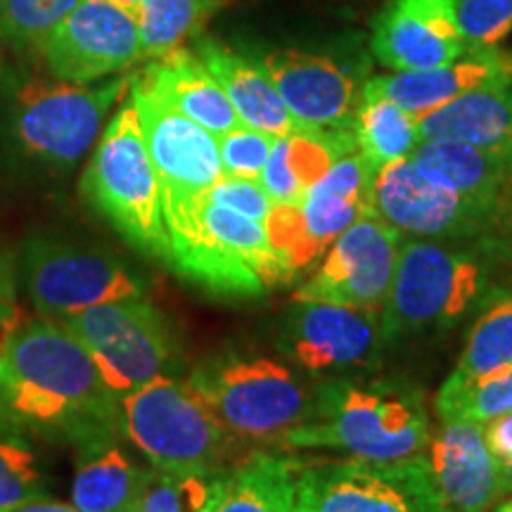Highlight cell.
Here are the masks:
<instances>
[{
    "label": "cell",
    "instance_id": "obj_1",
    "mask_svg": "<svg viewBox=\"0 0 512 512\" xmlns=\"http://www.w3.org/2000/svg\"><path fill=\"white\" fill-rule=\"evenodd\" d=\"M0 394L15 418L69 434L83 448L102 444L119 422L117 392L74 332L48 318L5 328Z\"/></svg>",
    "mask_w": 512,
    "mask_h": 512
},
{
    "label": "cell",
    "instance_id": "obj_2",
    "mask_svg": "<svg viewBox=\"0 0 512 512\" xmlns=\"http://www.w3.org/2000/svg\"><path fill=\"white\" fill-rule=\"evenodd\" d=\"M418 389L399 382H328L313 396L311 418L287 434V448H335L351 458L396 463L430 446Z\"/></svg>",
    "mask_w": 512,
    "mask_h": 512
},
{
    "label": "cell",
    "instance_id": "obj_3",
    "mask_svg": "<svg viewBox=\"0 0 512 512\" xmlns=\"http://www.w3.org/2000/svg\"><path fill=\"white\" fill-rule=\"evenodd\" d=\"M188 387L235 441L285 446L311 418L313 396L283 363L264 356H221L192 370Z\"/></svg>",
    "mask_w": 512,
    "mask_h": 512
},
{
    "label": "cell",
    "instance_id": "obj_4",
    "mask_svg": "<svg viewBox=\"0 0 512 512\" xmlns=\"http://www.w3.org/2000/svg\"><path fill=\"white\" fill-rule=\"evenodd\" d=\"M83 195L124 238L169 261L162 185L133 100L107 121L81 181Z\"/></svg>",
    "mask_w": 512,
    "mask_h": 512
},
{
    "label": "cell",
    "instance_id": "obj_5",
    "mask_svg": "<svg viewBox=\"0 0 512 512\" xmlns=\"http://www.w3.org/2000/svg\"><path fill=\"white\" fill-rule=\"evenodd\" d=\"M456 242L403 238L382 306L384 344L456 323L486 287V268Z\"/></svg>",
    "mask_w": 512,
    "mask_h": 512
},
{
    "label": "cell",
    "instance_id": "obj_6",
    "mask_svg": "<svg viewBox=\"0 0 512 512\" xmlns=\"http://www.w3.org/2000/svg\"><path fill=\"white\" fill-rule=\"evenodd\" d=\"M121 415L150 465L178 479L216 477L235 441L188 384L166 375L126 394Z\"/></svg>",
    "mask_w": 512,
    "mask_h": 512
},
{
    "label": "cell",
    "instance_id": "obj_7",
    "mask_svg": "<svg viewBox=\"0 0 512 512\" xmlns=\"http://www.w3.org/2000/svg\"><path fill=\"white\" fill-rule=\"evenodd\" d=\"M131 100L162 185L164 223L171 245L195 233L200 223L197 209L211 185L223 178L219 140L133 81Z\"/></svg>",
    "mask_w": 512,
    "mask_h": 512
},
{
    "label": "cell",
    "instance_id": "obj_8",
    "mask_svg": "<svg viewBox=\"0 0 512 512\" xmlns=\"http://www.w3.org/2000/svg\"><path fill=\"white\" fill-rule=\"evenodd\" d=\"M294 512H444L425 456L304 463Z\"/></svg>",
    "mask_w": 512,
    "mask_h": 512
},
{
    "label": "cell",
    "instance_id": "obj_9",
    "mask_svg": "<svg viewBox=\"0 0 512 512\" xmlns=\"http://www.w3.org/2000/svg\"><path fill=\"white\" fill-rule=\"evenodd\" d=\"M131 88V79L98 86L69 81H31L17 93L15 138L29 157L72 166L91 150L107 112Z\"/></svg>",
    "mask_w": 512,
    "mask_h": 512
},
{
    "label": "cell",
    "instance_id": "obj_10",
    "mask_svg": "<svg viewBox=\"0 0 512 512\" xmlns=\"http://www.w3.org/2000/svg\"><path fill=\"white\" fill-rule=\"evenodd\" d=\"M91 351L102 377L117 394H131L174 361L169 323L145 297L121 299L60 318Z\"/></svg>",
    "mask_w": 512,
    "mask_h": 512
},
{
    "label": "cell",
    "instance_id": "obj_11",
    "mask_svg": "<svg viewBox=\"0 0 512 512\" xmlns=\"http://www.w3.org/2000/svg\"><path fill=\"white\" fill-rule=\"evenodd\" d=\"M24 280L38 316L60 320L93 306L143 297V285L112 254L57 240H31Z\"/></svg>",
    "mask_w": 512,
    "mask_h": 512
},
{
    "label": "cell",
    "instance_id": "obj_12",
    "mask_svg": "<svg viewBox=\"0 0 512 512\" xmlns=\"http://www.w3.org/2000/svg\"><path fill=\"white\" fill-rule=\"evenodd\" d=\"M373 211L399 233L441 242L475 240L496 216L434 181L411 157L375 171Z\"/></svg>",
    "mask_w": 512,
    "mask_h": 512
},
{
    "label": "cell",
    "instance_id": "obj_13",
    "mask_svg": "<svg viewBox=\"0 0 512 512\" xmlns=\"http://www.w3.org/2000/svg\"><path fill=\"white\" fill-rule=\"evenodd\" d=\"M403 233L377 214L361 216L325 249L294 302H335L377 311L392 285Z\"/></svg>",
    "mask_w": 512,
    "mask_h": 512
},
{
    "label": "cell",
    "instance_id": "obj_14",
    "mask_svg": "<svg viewBox=\"0 0 512 512\" xmlns=\"http://www.w3.org/2000/svg\"><path fill=\"white\" fill-rule=\"evenodd\" d=\"M38 50L50 74L69 83L100 81L143 57L136 12L114 0H83Z\"/></svg>",
    "mask_w": 512,
    "mask_h": 512
},
{
    "label": "cell",
    "instance_id": "obj_15",
    "mask_svg": "<svg viewBox=\"0 0 512 512\" xmlns=\"http://www.w3.org/2000/svg\"><path fill=\"white\" fill-rule=\"evenodd\" d=\"M377 311L335 302H294L285 320V349L313 373L366 366L380 351Z\"/></svg>",
    "mask_w": 512,
    "mask_h": 512
},
{
    "label": "cell",
    "instance_id": "obj_16",
    "mask_svg": "<svg viewBox=\"0 0 512 512\" xmlns=\"http://www.w3.org/2000/svg\"><path fill=\"white\" fill-rule=\"evenodd\" d=\"M373 53L394 72H418L470 53L453 0H392L375 19Z\"/></svg>",
    "mask_w": 512,
    "mask_h": 512
},
{
    "label": "cell",
    "instance_id": "obj_17",
    "mask_svg": "<svg viewBox=\"0 0 512 512\" xmlns=\"http://www.w3.org/2000/svg\"><path fill=\"white\" fill-rule=\"evenodd\" d=\"M280 98L304 128H351L361 102L354 76L342 64L304 50H273L261 57Z\"/></svg>",
    "mask_w": 512,
    "mask_h": 512
},
{
    "label": "cell",
    "instance_id": "obj_18",
    "mask_svg": "<svg viewBox=\"0 0 512 512\" xmlns=\"http://www.w3.org/2000/svg\"><path fill=\"white\" fill-rule=\"evenodd\" d=\"M425 453L444 512H489L501 496L482 422L441 420Z\"/></svg>",
    "mask_w": 512,
    "mask_h": 512
},
{
    "label": "cell",
    "instance_id": "obj_19",
    "mask_svg": "<svg viewBox=\"0 0 512 512\" xmlns=\"http://www.w3.org/2000/svg\"><path fill=\"white\" fill-rule=\"evenodd\" d=\"M508 74H512L510 57L498 55L494 50H470L467 55L441 67L375 76L363 86L361 93L389 98L413 119H420L427 112L446 105L448 100Z\"/></svg>",
    "mask_w": 512,
    "mask_h": 512
},
{
    "label": "cell",
    "instance_id": "obj_20",
    "mask_svg": "<svg viewBox=\"0 0 512 512\" xmlns=\"http://www.w3.org/2000/svg\"><path fill=\"white\" fill-rule=\"evenodd\" d=\"M133 83L157 95L214 136H223L242 124L221 83L192 50L178 48L159 60H150L145 72Z\"/></svg>",
    "mask_w": 512,
    "mask_h": 512
},
{
    "label": "cell",
    "instance_id": "obj_21",
    "mask_svg": "<svg viewBox=\"0 0 512 512\" xmlns=\"http://www.w3.org/2000/svg\"><path fill=\"white\" fill-rule=\"evenodd\" d=\"M415 121L420 140H458L508 155L512 143V74L472 88Z\"/></svg>",
    "mask_w": 512,
    "mask_h": 512
},
{
    "label": "cell",
    "instance_id": "obj_22",
    "mask_svg": "<svg viewBox=\"0 0 512 512\" xmlns=\"http://www.w3.org/2000/svg\"><path fill=\"white\" fill-rule=\"evenodd\" d=\"M302 460L256 451L238 467L209 479L197 512H294Z\"/></svg>",
    "mask_w": 512,
    "mask_h": 512
},
{
    "label": "cell",
    "instance_id": "obj_23",
    "mask_svg": "<svg viewBox=\"0 0 512 512\" xmlns=\"http://www.w3.org/2000/svg\"><path fill=\"white\" fill-rule=\"evenodd\" d=\"M354 150L358 147L351 128H299L275 138L259 183L273 204H297L339 157Z\"/></svg>",
    "mask_w": 512,
    "mask_h": 512
},
{
    "label": "cell",
    "instance_id": "obj_24",
    "mask_svg": "<svg viewBox=\"0 0 512 512\" xmlns=\"http://www.w3.org/2000/svg\"><path fill=\"white\" fill-rule=\"evenodd\" d=\"M195 53L200 55V60L207 64L214 79L223 86L242 124L252 126L256 131L271 133L275 138L290 136V133L304 128L287 110L278 88L266 74V69L261 67V62L247 60V57L233 53L221 43L211 41V38H200Z\"/></svg>",
    "mask_w": 512,
    "mask_h": 512
},
{
    "label": "cell",
    "instance_id": "obj_25",
    "mask_svg": "<svg viewBox=\"0 0 512 512\" xmlns=\"http://www.w3.org/2000/svg\"><path fill=\"white\" fill-rule=\"evenodd\" d=\"M411 159L434 181L456 190L491 214L501 207V197L512 181L505 152L458 143V140H420Z\"/></svg>",
    "mask_w": 512,
    "mask_h": 512
},
{
    "label": "cell",
    "instance_id": "obj_26",
    "mask_svg": "<svg viewBox=\"0 0 512 512\" xmlns=\"http://www.w3.org/2000/svg\"><path fill=\"white\" fill-rule=\"evenodd\" d=\"M155 467L133 463L119 446L93 444L83 448L72 498L79 512H138Z\"/></svg>",
    "mask_w": 512,
    "mask_h": 512
},
{
    "label": "cell",
    "instance_id": "obj_27",
    "mask_svg": "<svg viewBox=\"0 0 512 512\" xmlns=\"http://www.w3.org/2000/svg\"><path fill=\"white\" fill-rule=\"evenodd\" d=\"M351 133L361 155L375 169L411 157L420 143L418 121L382 95L361 93V102L351 121Z\"/></svg>",
    "mask_w": 512,
    "mask_h": 512
},
{
    "label": "cell",
    "instance_id": "obj_28",
    "mask_svg": "<svg viewBox=\"0 0 512 512\" xmlns=\"http://www.w3.org/2000/svg\"><path fill=\"white\" fill-rule=\"evenodd\" d=\"M221 3L223 0H140L133 10L140 31V55L145 60H159L183 48Z\"/></svg>",
    "mask_w": 512,
    "mask_h": 512
},
{
    "label": "cell",
    "instance_id": "obj_29",
    "mask_svg": "<svg viewBox=\"0 0 512 512\" xmlns=\"http://www.w3.org/2000/svg\"><path fill=\"white\" fill-rule=\"evenodd\" d=\"M512 363V290L496 297L479 313L475 328L467 335L458 366L441 387H463L465 382L494 373Z\"/></svg>",
    "mask_w": 512,
    "mask_h": 512
},
{
    "label": "cell",
    "instance_id": "obj_30",
    "mask_svg": "<svg viewBox=\"0 0 512 512\" xmlns=\"http://www.w3.org/2000/svg\"><path fill=\"white\" fill-rule=\"evenodd\" d=\"M512 411V363L486 373L463 387H441L437 394V413L441 420L489 422Z\"/></svg>",
    "mask_w": 512,
    "mask_h": 512
},
{
    "label": "cell",
    "instance_id": "obj_31",
    "mask_svg": "<svg viewBox=\"0 0 512 512\" xmlns=\"http://www.w3.org/2000/svg\"><path fill=\"white\" fill-rule=\"evenodd\" d=\"M83 0H0V36L22 48H41Z\"/></svg>",
    "mask_w": 512,
    "mask_h": 512
},
{
    "label": "cell",
    "instance_id": "obj_32",
    "mask_svg": "<svg viewBox=\"0 0 512 512\" xmlns=\"http://www.w3.org/2000/svg\"><path fill=\"white\" fill-rule=\"evenodd\" d=\"M43 489L46 486L27 441L3 425L0 427V512H10L34 498H41Z\"/></svg>",
    "mask_w": 512,
    "mask_h": 512
},
{
    "label": "cell",
    "instance_id": "obj_33",
    "mask_svg": "<svg viewBox=\"0 0 512 512\" xmlns=\"http://www.w3.org/2000/svg\"><path fill=\"white\" fill-rule=\"evenodd\" d=\"M453 10L470 50H494L512 34V0H453Z\"/></svg>",
    "mask_w": 512,
    "mask_h": 512
},
{
    "label": "cell",
    "instance_id": "obj_34",
    "mask_svg": "<svg viewBox=\"0 0 512 512\" xmlns=\"http://www.w3.org/2000/svg\"><path fill=\"white\" fill-rule=\"evenodd\" d=\"M216 140H219L223 176L259 181L261 171H264L268 157H271L275 136L240 124L233 131L216 136Z\"/></svg>",
    "mask_w": 512,
    "mask_h": 512
},
{
    "label": "cell",
    "instance_id": "obj_35",
    "mask_svg": "<svg viewBox=\"0 0 512 512\" xmlns=\"http://www.w3.org/2000/svg\"><path fill=\"white\" fill-rule=\"evenodd\" d=\"M207 484L209 479H178L155 470L138 512H190L185 510V503L192 510H200Z\"/></svg>",
    "mask_w": 512,
    "mask_h": 512
},
{
    "label": "cell",
    "instance_id": "obj_36",
    "mask_svg": "<svg viewBox=\"0 0 512 512\" xmlns=\"http://www.w3.org/2000/svg\"><path fill=\"white\" fill-rule=\"evenodd\" d=\"M207 200L221 207L238 211L242 216L264 223L273 209V200L268 197L264 185L245 178H226L216 181L207 192Z\"/></svg>",
    "mask_w": 512,
    "mask_h": 512
},
{
    "label": "cell",
    "instance_id": "obj_37",
    "mask_svg": "<svg viewBox=\"0 0 512 512\" xmlns=\"http://www.w3.org/2000/svg\"><path fill=\"white\" fill-rule=\"evenodd\" d=\"M484 439L489 446L496 467L512 458V411L498 415V418L484 422Z\"/></svg>",
    "mask_w": 512,
    "mask_h": 512
},
{
    "label": "cell",
    "instance_id": "obj_38",
    "mask_svg": "<svg viewBox=\"0 0 512 512\" xmlns=\"http://www.w3.org/2000/svg\"><path fill=\"white\" fill-rule=\"evenodd\" d=\"M15 320V273H12L8 256L0 252V328H8Z\"/></svg>",
    "mask_w": 512,
    "mask_h": 512
},
{
    "label": "cell",
    "instance_id": "obj_39",
    "mask_svg": "<svg viewBox=\"0 0 512 512\" xmlns=\"http://www.w3.org/2000/svg\"><path fill=\"white\" fill-rule=\"evenodd\" d=\"M10 512H79V510H76L74 505H67L60 501H48L46 496H41V498H34V501L19 505V508L10 510Z\"/></svg>",
    "mask_w": 512,
    "mask_h": 512
},
{
    "label": "cell",
    "instance_id": "obj_40",
    "mask_svg": "<svg viewBox=\"0 0 512 512\" xmlns=\"http://www.w3.org/2000/svg\"><path fill=\"white\" fill-rule=\"evenodd\" d=\"M498 486H501V496L512 494V458L498 465Z\"/></svg>",
    "mask_w": 512,
    "mask_h": 512
},
{
    "label": "cell",
    "instance_id": "obj_41",
    "mask_svg": "<svg viewBox=\"0 0 512 512\" xmlns=\"http://www.w3.org/2000/svg\"><path fill=\"white\" fill-rule=\"evenodd\" d=\"M10 408H8V403H5V399H3V394H0V427L3 425H8V420H10Z\"/></svg>",
    "mask_w": 512,
    "mask_h": 512
},
{
    "label": "cell",
    "instance_id": "obj_42",
    "mask_svg": "<svg viewBox=\"0 0 512 512\" xmlns=\"http://www.w3.org/2000/svg\"><path fill=\"white\" fill-rule=\"evenodd\" d=\"M114 3L124 5V8H128V10H136V5L140 3V0H114Z\"/></svg>",
    "mask_w": 512,
    "mask_h": 512
},
{
    "label": "cell",
    "instance_id": "obj_43",
    "mask_svg": "<svg viewBox=\"0 0 512 512\" xmlns=\"http://www.w3.org/2000/svg\"><path fill=\"white\" fill-rule=\"evenodd\" d=\"M496 512H512V498H510V501H505V503L498 505Z\"/></svg>",
    "mask_w": 512,
    "mask_h": 512
},
{
    "label": "cell",
    "instance_id": "obj_44",
    "mask_svg": "<svg viewBox=\"0 0 512 512\" xmlns=\"http://www.w3.org/2000/svg\"><path fill=\"white\" fill-rule=\"evenodd\" d=\"M508 162H510V169H512V143L508 147Z\"/></svg>",
    "mask_w": 512,
    "mask_h": 512
},
{
    "label": "cell",
    "instance_id": "obj_45",
    "mask_svg": "<svg viewBox=\"0 0 512 512\" xmlns=\"http://www.w3.org/2000/svg\"><path fill=\"white\" fill-rule=\"evenodd\" d=\"M195 512H197V510H195Z\"/></svg>",
    "mask_w": 512,
    "mask_h": 512
}]
</instances>
